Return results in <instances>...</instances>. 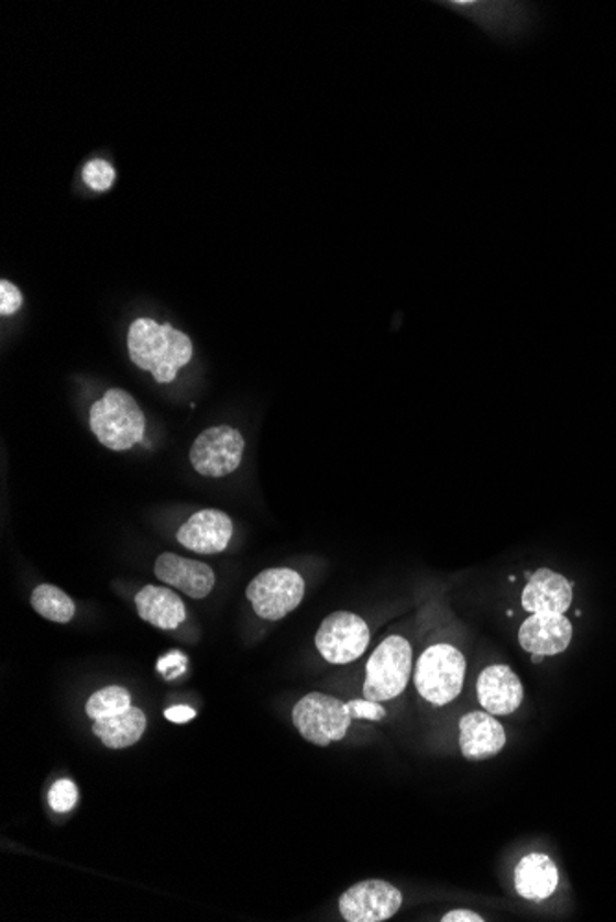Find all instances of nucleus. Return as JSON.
<instances>
[{"label":"nucleus","instance_id":"obj_1","mask_svg":"<svg viewBox=\"0 0 616 922\" xmlns=\"http://www.w3.org/2000/svg\"><path fill=\"white\" fill-rule=\"evenodd\" d=\"M128 352L139 368L148 370L157 384H172L179 368L193 359V341L172 324L139 318L128 330Z\"/></svg>","mask_w":616,"mask_h":922},{"label":"nucleus","instance_id":"obj_2","mask_svg":"<svg viewBox=\"0 0 616 922\" xmlns=\"http://www.w3.org/2000/svg\"><path fill=\"white\" fill-rule=\"evenodd\" d=\"M441 8L451 10L498 45L514 46L530 35L536 23V4L509 0H443Z\"/></svg>","mask_w":616,"mask_h":922},{"label":"nucleus","instance_id":"obj_3","mask_svg":"<svg viewBox=\"0 0 616 922\" xmlns=\"http://www.w3.org/2000/svg\"><path fill=\"white\" fill-rule=\"evenodd\" d=\"M89 424L98 442L111 452H127L143 442L146 433V419L135 398L114 387L92 403Z\"/></svg>","mask_w":616,"mask_h":922},{"label":"nucleus","instance_id":"obj_4","mask_svg":"<svg viewBox=\"0 0 616 922\" xmlns=\"http://www.w3.org/2000/svg\"><path fill=\"white\" fill-rule=\"evenodd\" d=\"M465 670L468 663L457 646H428L416 665L417 692L438 708L454 702L462 692Z\"/></svg>","mask_w":616,"mask_h":922},{"label":"nucleus","instance_id":"obj_5","mask_svg":"<svg viewBox=\"0 0 616 922\" xmlns=\"http://www.w3.org/2000/svg\"><path fill=\"white\" fill-rule=\"evenodd\" d=\"M411 674V646L392 635L375 648L365 667L364 698L384 702L405 692Z\"/></svg>","mask_w":616,"mask_h":922},{"label":"nucleus","instance_id":"obj_6","mask_svg":"<svg viewBox=\"0 0 616 922\" xmlns=\"http://www.w3.org/2000/svg\"><path fill=\"white\" fill-rule=\"evenodd\" d=\"M292 719L302 738L320 747L342 741L351 725L348 703L321 692L302 697L292 711Z\"/></svg>","mask_w":616,"mask_h":922},{"label":"nucleus","instance_id":"obj_7","mask_svg":"<svg viewBox=\"0 0 616 922\" xmlns=\"http://www.w3.org/2000/svg\"><path fill=\"white\" fill-rule=\"evenodd\" d=\"M245 597L252 602L258 618L280 621L301 604L305 597V580L299 573L288 567H272L258 573L248 584Z\"/></svg>","mask_w":616,"mask_h":922},{"label":"nucleus","instance_id":"obj_8","mask_svg":"<svg viewBox=\"0 0 616 922\" xmlns=\"http://www.w3.org/2000/svg\"><path fill=\"white\" fill-rule=\"evenodd\" d=\"M244 436L229 425H217L204 431L190 447V465L200 476H229L239 468L244 457Z\"/></svg>","mask_w":616,"mask_h":922},{"label":"nucleus","instance_id":"obj_9","mask_svg":"<svg viewBox=\"0 0 616 922\" xmlns=\"http://www.w3.org/2000/svg\"><path fill=\"white\" fill-rule=\"evenodd\" d=\"M370 626L351 611H334L316 634V648L332 665L356 662L370 645Z\"/></svg>","mask_w":616,"mask_h":922},{"label":"nucleus","instance_id":"obj_10","mask_svg":"<svg viewBox=\"0 0 616 922\" xmlns=\"http://www.w3.org/2000/svg\"><path fill=\"white\" fill-rule=\"evenodd\" d=\"M403 895L384 880L354 884L340 897L338 908L348 922L388 921L399 911Z\"/></svg>","mask_w":616,"mask_h":922},{"label":"nucleus","instance_id":"obj_11","mask_svg":"<svg viewBox=\"0 0 616 922\" xmlns=\"http://www.w3.org/2000/svg\"><path fill=\"white\" fill-rule=\"evenodd\" d=\"M176 537L185 549L198 555H217L228 549L233 537V521L222 510H198L179 526Z\"/></svg>","mask_w":616,"mask_h":922},{"label":"nucleus","instance_id":"obj_12","mask_svg":"<svg viewBox=\"0 0 616 922\" xmlns=\"http://www.w3.org/2000/svg\"><path fill=\"white\" fill-rule=\"evenodd\" d=\"M574 629L565 613H531L519 630L522 651L539 656H558L571 645Z\"/></svg>","mask_w":616,"mask_h":922},{"label":"nucleus","instance_id":"obj_13","mask_svg":"<svg viewBox=\"0 0 616 922\" xmlns=\"http://www.w3.org/2000/svg\"><path fill=\"white\" fill-rule=\"evenodd\" d=\"M479 702L491 714H512L520 708L525 689L514 668L506 665H491L484 668L476 684Z\"/></svg>","mask_w":616,"mask_h":922},{"label":"nucleus","instance_id":"obj_14","mask_svg":"<svg viewBox=\"0 0 616 922\" xmlns=\"http://www.w3.org/2000/svg\"><path fill=\"white\" fill-rule=\"evenodd\" d=\"M155 577L174 586L190 599H206L215 588V573L204 562L189 560L174 553H163L155 560Z\"/></svg>","mask_w":616,"mask_h":922},{"label":"nucleus","instance_id":"obj_15","mask_svg":"<svg viewBox=\"0 0 616 922\" xmlns=\"http://www.w3.org/2000/svg\"><path fill=\"white\" fill-rule=\"evenodd\" d=\"M506 746V731L495 714L469 713L460 720V749L468 760L495 757Z\"/></svg>","mask_w":616,"mask_h":922},{"label":"nucleus","instance_id":"obj_16","mask_svg":"<svg viewBox=\"0 0 616 922\" xmlns=\"http://www.w3.org/2000/svg\"><path fill=\"white\" fill-rule=\"evenodd\" d=\"M574 600V588L560 573L537 569L522 591V608L530 613H565Z\"/></svg>","mask_w":616,"mask_h":922},{"label":"nucleus","instance_id":"obj_17","mask_svg":"<svg viewBox=\"0 0 616 922\" xmlns=\"http://www.w3.org/2000/svg\"><path fill=\"white\" fill-rule=\"evenodd\" d=\"M139 618L160 630H176L187 619L179 595L161 586H146L135 595Z\"/></svg>","mask_w":616,"mask_h":922},{"label":"nucleus","instance_id":"obj_18","mask_svg":"<svg viewBox=\"0 0 616 922\" xmlns=\"http://www.w3.org/2000/svg\"><path fill=\"white\" fill-rule=\"evenodd\" d=\"M515 889L526 900H544L558 889L560 873L547 855H528L515 867Z\"/></svg>","mask_w":616,"mask_h":922},{"label":"nucleus","instance_id":"obj_19","mask_svg":"<svg viewBox=\"0 0 616 922\" xmlns=\"http://www.w3.org/2000/svg\"><path fill=\"white\" fill-rule=\"evenodd\" d=\"M146 731V714L138 708H130L124 713L109 719L95 720L92 733L109 749H124L141 741Z\"/></svg>","mask_w":616,"mask_h":922},{"label":"nucleus","instance_id":"obj_20","mask_svg":"<svg viewBox=\"0 0 616 922\" xmlns=\"http://www.w3.org/2000/svg\"><path fill=\"white\" fill-rule=\"evenodd\" d=\"M30 602L41 618L48 619L52 623L67 624L75 618L76 606L73 599L52 584L37 586Z\"/></svg>","mask_w":616,"mask_h":922},{"label":"nucleus","instance_id":"obj_21","mask_svg":"<svg viewBox=\"0 0 616 922\" xmlns=\"http://www.w3.org/2000/svg\"><path fill=\"white\" fill-rule=\"evenodd\" d=\"M130 708H132L130 692L119 685H109L106 689L97 690L87 700L86 713L89 719L100 720L124 713Z\"/></svg>","mask_w":616,"mask_h":922},{"label":"nucleus","instance_id":"obj_22","mask_svg":"<svg viewBox=\"0 0 616 922\" xmlns=\"http://www.w3.org/2000/svg\"><path fill=\"white\" fill-rule=\"evenodd\" d=\"M81 176H84L87 187L97 190V192H106L113 187L117 174H114V168L109 165L108 160L91 159L84 166Z\"/></svg>","mask_w":616,"mask_h":922},{"label":"nucleus","instance_id":"obj_23","mask_svg":"<svg viewBox=\"0 0 616 922\" xmlns=\"http://www.w3.org/2000/svg\"><path fill=\"white\" fill-rule=\"evenodd\" d=\"M48 803H51L52 810H56L59 814H65V812L75 809L76 803H78V788H76L75 782L69 781V779H59V781L54 782L51 792H48Z\"/></svg>","mask_w":616,"mask_h":922},{"label":"nucleus","instance_id":"obj_24","mask_svg":"<svg viewBox=\"0 0 616 922\" xmlns=\"http://www.w3.org/2000/svg\"><path fill=\"white\" fill-rule=\"evenodd\" d=\"M21 306H23V295L19 291L18 286H13L8 280H2L0 282V315L10 318L21 310Z\"/></svg>","mask_w":616,"mask_h":922},{"label":"nucleus","instance_id":"obj_25","mask_svg":"<svg viewBox=\"0 0 616 922\" xmlns=\"http://www.w3.org/2000/svg\"><path fill=\"white\" fill-rule=\"evenodd\" d=\"M349 714L351 719L360 720H383L386 717V709L381 706V702L375 700H351L348 702Z\"/></svg>","mask_w":616,"mask_h":922},{"label":"nucleus","instance_id":"obj_26","mask_svg":"<svg viewBox=\"0 0 616 922\" xmlns=\"http://www.w3.org/2000/svg\"><path fill=\"white\" fill-rule=\"evenodd\" d=\"M196 711L189 706H174V708L166 709L165 719L170 720L174 724H185L189 720L195 719Z\"/></svg>","mask_w":616,"mask_h":922},{"label":"nucleus","instance_id":"obj_27","mask_svg":"<svg viewBox=\"0 0 616 922\" xmlns=\"http://www.w3.org/2000/svg\"><path fill=\"white\" fill-rule=\"evenodd\" d=\"M441 921H443V922H484L485 919H484V917L479 915V913H474V911H471V910H454V911H449V913H447V915L443 917V919H441Z\"/></svg>","mask_w":616,"mask_h":922},{"label":"nucleus","instance_id":"obj_28","mask_svg":"<svg viewBox=\"0 0 616 922\" xmlns=\"http://www.w3.org/2000/svg\"><path fill=\"white\" fill-rule=\"evenodd\" d=\"M542 657H544V656H539V654H531V662H534V663H541V662H542Z\"/></svg>","mask_w":616,"mask_h":922}]
</instances>
